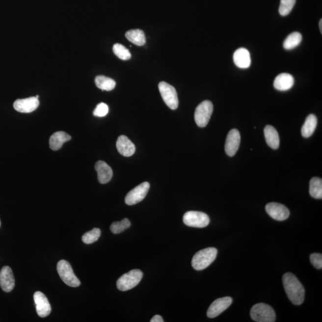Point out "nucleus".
Listing matches in <instances>:
<instances>
[{
  "label": "nucleus",
  "instance_id": "2eb2a0df",
  "mask_svg": "<svg viewBox=\"0 0 322 322\" xmlns=\"http://www.w3.org/2000/svg\"><path fill=\"white\" fill-rule=\"evenodd\" d=\"M40 104L38 99L36 97L18 99L14 102L13 107L16 110L21 113H30L37 109Z\"/></svg>",
  "mask_w": 322,
  "mask_h": 322
},
{
  "label": "nucleus",
  "instance_id": "72a5a7b5",
  "mask_svg": "<svg viewBox=\"0 0 322 322\" xmlns=\"http://www.w3.org/2000/svg\"><path fill=\"white\" fill-rule=\"evenodd\" d=\"M319 28H320L321 34L322 33V20L321 19L320 22H319Z\"/></svg>",
  "mask_w": 322,
  "mask_h": 322
},
{
  "label": "nucleus",
  "instance_id": "dca6fc26",
  "mask_svg": "<svg viewBox=\"0 0 322 322\" xmlns=\"http://www.w3.org/2000/svg\"><path fill=\"white\" fill-rule=\"evenodd\" d=\"M116 148L119 154L126 157L132 156L135 151L134 144L125 135H121L118 137L116 141Z\"/></svg>",
  "mask_w": 322,
  "mask_h": 322
},
{
  "label": "nucleus",
  "instance_id": "9b49d317",
  "mask_svg": "<svg viewBox=\"0 0 322 322\" xmlns=\"http://www.w3.org/2000/svg\"><path fill=\"white\" fill-rule=\"evenodd\" d=\"M266 212L274 220L284 221L290 215V211L285 205L275 202L269 203L266 207Z\"/></svg>",
  "mask_w": 322,
  "mask_h": 322
},
{
  "label": "nucleus",
  "instance_id": "4be33fe9",
  "mask_svg": "<svg viewBox=\"0 0 322 322\" xmlns=\"http://www.w3.org/2000/svg\"><path fill=\"white\" fill-rule=\"evenodd\" d=\"M317 124L318 119L315 115L310 114L308 116L302 127V135L305 138H309L312 136L315 131Z\"/></svg>",
  "mask_w": 322,
  "mask_h": 322
},
{
  "label": "nucleus",
  "instance_id": "6e6552de",
  "mask_svg": "<svg viewBox=\"0 0 322 322\" xmlns=\"http://www.w3.org/2000/svg\"><path fill=\"white\" fill-rule=\"evenodd\" d=\"M183 222L188 226L204 228L209 224L210 220L209 216L205 213L191 211L185 214Z\"/></svg>",
  "mask_w": 322,
  "mask_h": 322
},
{
  "label": "nucleus",
  "instance_id": "5701e85b",
  "mask_svg": "<svg viewBox=\"0 0 322 322\" xmlns=\"http://www.w3.org/2000/svg\"><path fill=\"white\" fill-rule=\"evenodd\" d=\"M126 37L128 40L136 46H143L146 42L145 34L142 30L138 29L130 30L126 32Z\"/></svg>",
  "mask_w": 322,
  "mask_h": 322
},
{
  "label": "nucleus",
  "instance_id": "6ab92c4d",
  "mask_svg": "<svg viewBox=\"0 0 322 322\" xmlns=\"http://www.w3.org/2000/svg\"><path fill=\"white\" fill-rule=\"evenodd\" d=\"M294 84V78L290 74L282 73L276 77L274 80V87L279 91H287Z\"/></svg>",
  "mask_w": 322,
  "mask_h": 322
},
{
  "label": "nucleus",
  "instance_id": "f3484780",
  "mask_svg": "<svg viewBox=\"0 0 322 322\" xmlns=\"http://www.w3.org/2000/svg\"><path fill=\"white\" fill-rule=\"evenodd\" d=\"M233 61L238 68H248L251 64L250 54L248 50L245 48L239 49L233 54Z\"/></svg>",
  "mask_w": 322,
  "mask_h": 322
},
{
  "label": "nucleus",
  "instance_id": "c756f323",
  "mask_svg": "<svg viewBox=\"0 0 322 322\" xmlns=\"http://www.w3.org/2000/svg\"><path fill=\"white\" fill-rule=\"evenodd\" d=\"M296 0H280V4L279 9L280 15L286 16L292 11Z\"/></svg>",
  "mask_w": 322,
  "mask_h": 322
},
{
  "label": "nucleus",
  "instance_id": "cd10ccee",
  "mask_svg": "<svg viewBox=\"0 0 322 322\" xmlns=\"http://www.w3.org/2000/svg\"><path fill=\"white\" fill-rule=\"evenodd\" d=\"M131 223L128 218H124L121 221H116L111 224L110 229L113 234H119L129 229Z\"/></svg>",
  "mask_w": 322,
  "mask_h": 322
},
{
  "label": "nucleus",
  "instance_id": "20e7f679",
  "mask_svg": "<svg viewBox=\"0 0 322 322\" xmlns=\"http://www.w3.org/2000/svg\"><path fill=\"white\" fill-rule=\"evenodd\" d=\"M143 273L138 269L132 270L125 273L119 277L116 282V285L119 290L127 291L134 288L142 279Z\"/></svg>",
  "mask_w": 322,
  "mask_h": 322
},
{
  "label": "nucleus",
  "instance_id": "f03ea898",
  "mask_svg": "<svg viewBox=\"0 0 322 322\" xmlns=\"http://www.w3.org/2000/svg\"><path fill=\"white\" fill-rule=\"evenodd\" d=\"M217 252L215 248H207L196 252L191 260V266L196 270H204L215 262Z\"/></svg>",
  "mask_w": 322,
  "mask_h": 322
},
{
  "label": "nucleus",
  "instance_id": "f704fd0d",
  "mask_svg": "<svg viewBox=\"0 0 322 322\" xmlns=\"http://www.w3.org/2000/svg\"><path fill=\"white\" fill-rule=\"evenodd\" d=\"M0 227H1V221H0Z\"/></svg>",
  "mask_w": 322,
  "mask_h": 322
},
{
  "label": "nucleus",
  "instance_id": "ddd939ff",
  "mask_svg": "<svg viewBox=\"0 0 322 322\" xmlns=\"http://www.w3.org/2000/svg\"><path fill=\"white\" fill-rule=\"evenodd\" d=\"M34 299L38 315L41 318L48 316L51 313L52 308L46 295L37 291L34 294Z\"/></svg>",
  "mask_w": 322,
  "mask_h": 322
},
{
  "label": "nucleus",
  "instance_id": "423d86ee",
  "mask_svg": "<svg viewBox=\"0 0 322 322\" xmlns=\"http://www.w3.org/2000/svg\"><path fill=\"white\" fill-rule=\"evenodd\" d=\"M163 101L172 110L176 109L179 107V99L176 88L166 82H161L158 85Z\"/></svg>",
  "mask_w": 322,
  "mask_h": 322
},
{
  "label": "nucleus",
  "instance_id": "473e14b6",
  "mask_svg": "<svg viewBox=\"0 0 322 322\" xmlns=\"http://www.w3.org/2000/svg\"><path fill=\"white\" fill-rule=\"evenodd\" d=\"M163 320L160 315H155L151 320V322H163Z\"/></svg>",
  "mask_w": 322,
  "mask_h": 322
},
{
  "label": "nucleus",
  "instance_id": "a878e982",
  "mask_svg": "<svg viewBox=\"0 0 322 322\" xmlns=\"http://www.w3.org/2000/svg\"><path fill=\"white\" fill-rule=\"evenodd\" d=\"M310 195L314 198H322V180L319 177H313L310 180Z\"/></svg>",
  "mask_w": 322,
  "mask_h": 322
},
{
  "label": "nucleus",
  "instance_id": "4468645a",
  "mask_svg": "<svg viewBox=\"0 0 322 322\" xmlns=\"http://www.w3.org/2000/svg\"><path fill=\"white\" fill-rule=\"evenodd\" d=\"M15 286V279L12 268L4 266L0 271V287L5 293H10Z\"/></svg>",
  "mask_w": 322,
  "mask_h": 322
},
{
  "label": "nucleus",
  "instance_id": "aec40b11",
  "mask_svg": "<svg viewBox=\"0 0 322 322\" xmlns=\"http://www.w3.org/2000/svg\"><path fill=\"white\" fill-rule=\"evenodd\" d=\"M71 139V135H69L63 132H57L52 134L50 138V148L53 151H57L62 148L63 144Z\"/></svg>",
  "mask_w": 322,
  "mask_h": 322
},
{
  "label": "nucleus",
  "instance_id": "bb28decb",
  "mask_svg": "<svg viewBox=\"0 0 322 322\" xmlns=\"http://www.w3.org/2000/svg\"><path fill=\"white\" fill-rule=\"evenodd\" d=\"M113 52L119 59L123 60H129L132 57L129 50L121 44H115L113 46Z\"/></svg>",
  "mask_w": 322,
  "mask_h": 322
},
{
  "label": "nucleus",
  "instance_id": "c85d7f7f",
  "mask_svg": "<svg viewBox=\"0 0 322 322\" xmlns=\"http://www.w3.org/2000/svg\"><path fill=\"white\" fill-rule=\"evenodd\" d=\"M101 235V230L98 228H94L91 231L85 233L82 236V241L85 244L93 243L99 240Z\"/></svg>",
  "mask_w": 322,
  "mask_h": 322
},
{
  "label": "nucleus",
  "instance_id": "1a4fd4ad",
  "mask_svg": "<svg viewBox=\"0 0 322 322\" xmlns=\"http://www.w3.org/2000/svg\"><path fill=\"white\" fill-rule=\"evenodd\" d=\"M150 188L148 182H144L128 193L125 202L128 205L139 203L145 198Z\"/></svg>",
  "mask_w": 322,
  "mask_h": 322
},
{
  "label": "nucleus",
  "instance_id": "0eeeda50",
  "mask_svg": "<svg viewBox=\"0 0 322 322\" xmlns=\"http://www.w3.org/2000/svg\"><path fill=\"white\" fill-rule=\"evenodd\" d=\"M213 109L212 102L209 101L202 102L198 105L195 112V120L197 126L201 128L207 126L212 115Z\"/></svg>",
  "mask_w": 322,
  "mask_h": 322
},
{
  "label": "nucleus",
  "instance_id": "9d476101",
  "mask_svg": "<svg viewBox=\"0 0 322 322\" xmlns=\"http://www.w3.org/2000/svg\"><path fill=\"white\" fill-rule=\"evenodd\" d=\"M233 299L231 297L226 296L218 298L211 304L207 311V316L209 318L217 317L221 313L228 309L232 304Z\"/></svg>",
  "mask_w": 322,
  "mask_h": 322
},
{
  "label": "nucleus",
  "instance_id": "a211bd4d",
  "mask_svg": "<svg viewBox=\"0 0 322 322\" xmlns=\"http://www.w3.org/2000/svg\"><path fill=\"white\" fill-rule=\"evenodd\" d=\"M95 170L98 173L99 182L101 184H106L112 178V168L104 161H99L97 162L95 164Z\"/></svg>",
  "mask_w": 322,
  "mask_h": 322
},
{
  "label": "nucleus",
  "instance_id": "393cba45",
  "mask_svg": "<svg viewBox=\"0 0 322 322\" xmlns=\"http://www.w3.org/2000/svg\"><path fill=\"white\" fill-rule=\"evenodd\" d=\"M302 35L298 32H294L285 39L283 46L287 51L295 49L301 43Z\"/></svg>",
  "mask_w": 322,
  "mask_h": 322
},
{
  "label": "nucleus",
  "instance_id": "f257e3e1",
  "mask_svg": "<svg viewBox=\"0 0 322 322\" xmlns=\"http://www.w3.org/2000/svg\"><path fill=\"white\" fill-rule=\"evenodd\" d=\"M283 284L288 298L296 305H301L304 300L305 290L295 275L287 273L283 276Z\"/></svg>",
  "mask_w": 322,
  "mask_h": 322
},
{
  "label": "nucleus",
  "instance_id": "b1692460",
  "mask_svg": "<svg viewBox=\"0 0 322 322\" xmlns=\"http://www.w3.org/2000/svg\"><path fill=\"white\" fill-rule=\"evenodd\" d=\"M97 87L102 90L111 91L114 89L116 82L114 80L104 76H97L95 79Z\"/></svg>",
  "mask_w": 322,
  "mask_h": 322
},
{
  "label": "nucleus",
  "instance_id": "412c9836",
  "mask_svg": "<svg viewBox=\"0 0 322 322\" xmlns=\"http://www.w3.org/2000/svg\"><path fill=\"white\" fill-rule=\"evenodd\" d=\"M266 143L269 147L273 149H277L280 145V138L278 133L273 127L267 126L264 130Z\"/></svg>",
  "mask_w": 322,
  "mask_h": 322
},
{
  "label": "nucleus",
  "instance_id": "f8f14e48",
  "mask_svg": "<svg viewBox=\"0 0 322 322\" xmlns=\"http://www.w3.org/2000/svg\"><path fill=\"white\" fill-rule=\"evenodd\" d=\"M240 132L237 129L232 130L227 136L226 144H225V151L226 154L230 157L234 156L240 148Z\"/></svg>",
  "mask_w": 322,
  "mask_h": 322
},
{
  "label": "nucleus",
  "instance_id": "7c9ffc66",
  "mask_svg": "<svg viewBox=\"0 0 322 322\" xmlns=\"http://www.w3.org/2000/svg\"><path fill=\"white\" fill-rule=\"evenodd\" d=\"M108 112H109V107L104 103H101L97 105L96 109L94 110L93 115L98 117H104L107 114Z\"/></svg>",
  "mask_w": 322,
  "mask_h": 322
},
{
  "label": "nucleus",
  "instance_id": "39448f33",
  "mask_svg": "<svg viewBox=\"0 0 322 322\" xmlns=\"http://www.w3.org/2000/svg\"><path fill=\"white\" fill-rule=\"evenodd\" d=\"M57 270L61 279L69 287L76 288L80 285V280L75 275L73 269L67 261H59L57 263Z\"/></svg>",
  "mask_w": 322,
  "mask_h": 322
},
{
  "label": "nucleus",
  "instance_id": "7ed1b4c3",
  "mask_svg": "<svg viewBox=\"0 0 322 322\" xmlns=\"http://www.w3.org/2000/svg\"><path fill=\"white\" fill-rule=\"evenodd\" d=\"M252 320L257 322H274L276 313L272 308L266 304L259 303L252 307L250 312Z\"/></svg>",
  "mask_w": 322,
  "mask_h": 322
},
{
  "label": "nucleus",
  "instance_id": "2f4dec72",
  "mask_svg": "<svg viewBox=\"0 0 322 322\" xmlns=\"http://www.w3.org/2000/svg\"><path fill=\"white\" fill-rule=\"evenodd\" d=\"M310 262L314 267L318 269L322 268V255L318 253H313L310 255Z\"/></svg>",
  "mask_w": 322,
  "mask_h": 322
}]
</instances>
